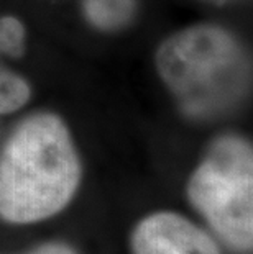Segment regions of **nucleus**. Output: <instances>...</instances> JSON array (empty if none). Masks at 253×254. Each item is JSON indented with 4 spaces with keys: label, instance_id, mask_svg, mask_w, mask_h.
Instances as JSON below:
<instances>
[{
    "label": "nucleus",
    "instance_id": "obj_1",
    "mask_svg": "<svg viewBox=\"0 0 253 254\" xmlns=\"http://www.w3.org/2000/svg\"><path fill=\"white\" fill-rule=\"evenodd\" d=\"M79 177L66 125L53 113L28 117L0 154V217L12 223L51 217L73 198Z\"/></svg>",
    "mask_w": 253,
    "mask_h": 254
},
{
    "label": "nucleus",
    "instance_id": "obj_2",
    "mask_svg": "<svg viewBox=\"0 0 253 254\" xmlns=\"http://www.w3.org/2000/svg\"><path fill=\"white\" fill-rule=\"evenodd\" d=\"M156 69L186 113L212 115L227 109L247 89L244 48L225 28L196 25L161 43Z\"/></svg>",
    "mask_w": 253,
    "mask_h": 254
},
{
    "label": "nucleus",
    "instance_id": "obj_3",
    "mask_svg": "<svg viewBox=\"0 0 253 254\" xmlns=\"http://www.w3.org/2000/svg\"><path fill=\"white\" fill-rule=\"evenodd\" d=\"M252 146L239 136H222L191 176L187 193L215 231L242 251L253 241Z\"/></svg>",
    "mask_w": 253,
    "mask_h": 254
},
{
    "label": "nucleus",
    "instance_id": "obj_4",
    "mask_svg": "<svg viewBox=\"0 0 253 254\" xmlns=\"http://www.w3.org/2000/svg\"><path fill=\"white\" fill-rule=\"evenodd\" d=\"M132 250L133 254H220L211 236L173 212L140 221L132 235Z\"/></svg>",
    "mask_w": 253,
    "mask_h": 254
},
{
    "label": "nucleus",
    "instance_id": "obj_5",
    "mask_svg": "<svg viewBox=\"0 0 253 254\" xmlns=\"http://www.w3.org/2000/svg\"><path fill=\"white\" fill-rule=\"evenodd\" d=\"M84 15L100 30L125 26L137 10L135 0H84Z\"/></svg>",
    "mask_w": 253,
    "mask_h": 254
},
{
    "label": "nucleus",
    "instance_id": "obj_6",
    "mask_svg": "<svg viewBox=\"0 0 253 254\" xmlns=\"http://www.w3.org/2000/svg\"><path fill=\"white\" fill-rule=\"evenodd\" d=\"M30 97L31 89L21 75L0 67V115L23 109Z\"/></svg>",
    "mask_w": 253,
    "mask_h": 254
},
{
    "label": "nucleus",
    "instance_id": "obj_7",
    "mask_svg": "<svg viewBox=\"0 0 253 254\" xmlns=\"http://www.w3.org/2000/svg\"><path fill=\"white\" fill-rule=\"evenodd\" d=\"M25 50V26L15 17L0 18V53L10 58H18Z\"/></svg>",
    "mask_w": 253,
    "mask_h": 254
},
{
    "label": "nucleus",
    "instance_id": "obj_8",
    "mask_svg": "<svg viewBox=\"0 0 253 254\" xmlns=\"http://www.w3.org/2000/svg\"><path fill=\"white\" fill-rule=\"evenodd\" d=\"M28 254H76L71 248L64 246V245H58V243H51V245H45L33 250Z\"/></svg>",
    "mask_w": 253,
    "mask_h": 254
},
{
    "label": "nucleus",
    "instance_id": "obj_9",
    "mask_svg": "<svg viewBox=\"0 0 253 254\" xmlns=\"http://www.w3.org/2000/svg\"><path fill=\"white\" fill-rule=\"evenodd\" d=\"M212 2H217V3H222V2H227V0H212Z\"/></svg>",
    "mask_w": 253,
    "mask_h": 254
}]
</instances>
